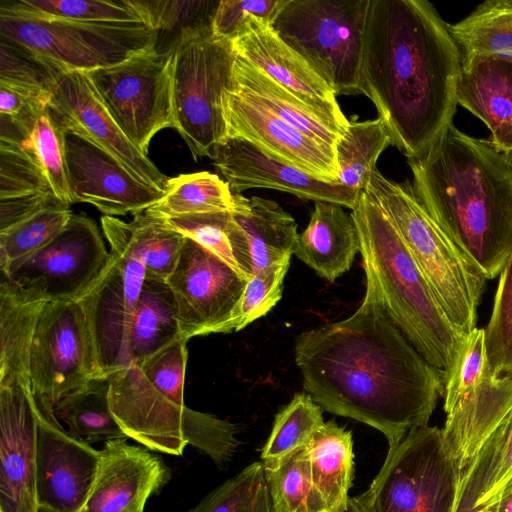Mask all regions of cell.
<instances>
[{
    "label": "cell",
    "instance_id": "obj_1",
    "mask_svg": "<svg viewBox=\"0 0 512 512\" xmlns=\"http://www.w3.org/2000/svg\"><path fill=\"white\" fill-rule=\"evenodd\" d=\"M295 363L322 409L384 434L389 448L428 425L444 395V375L409 342L386 312L375 281L348 318L301 333Z\"/></svg>",
    "mask_w": 512,
    "mask_h": 512
},
{
    "label": "cell",
    "instance_id": "obj_2",
    "mask_svg": "<svg viewBox=\"0 0 512 512\" xmlns=\"http://www.w3.org/2000/svg\"><path fill=\"white\" fill-rule=\"evenodd\" d=\"M461 52L426 0H369L360 94L368 97L407 158L452 124Z\"/></svg>",
    "mask_w": 512,
    "mask_h": 512
},
{
    "label": "cell",
    "instance_id": "obj_3",
    "mask_svg": "<svg viewBox=\"0 0 512 512\" xmlns=\"http://www.w3.org/2000/svg\"><path fill=\"white\" fill-rule=\"evenodd\" d=\"M407 162L430 217L486 279L499 276L512 251V157L452 123Z\"/></svg>",
    "mask_w": 512,
    "mask_h": 512
},
{
    "label": "cell",
    "instance_id": "obj_4",
    "mask_svg": "<svg viewBox=\"0 0 512 512\" xmlns=\"http://www.w3.org/2000/svg\"><path fill=\"white\" fill-rule=\"evenodd\" d=\"M351 215L365 274L376 283L389 317L443 375L463 335L451 324L399 234L363 190Z\"/></svg>",
    "mask_w": 512,
    "mask_h": 512
},
{
    "label": "cell",
    "instance_id": "obj_5",
    "mask_svg": "<svg viewBox=\"0 0 512 512\" xmlns=\"http://www.w3.org/2000/svg\"><path fill=\"white\" fill-rule=\"evenodd\" d=\"M364 191L399 234L451 324L462 335L476 328L487 279L430 217L412 185L388 179L376 168Z\"/></svg>",
    "mask_w": 512,
    "mask_h": 512
},
{
    "label": "cell",
    "instance_id": "obj_6",
    "mask_svg": "<svg viewBox=\"0 0 512 512\" xmlns=\"http://www.w3.org/2000/svg\"><path fill=\"white\" fill-rule=\"evenodd\" d=\"M158 31L145 23H88L42 17L0 5V38L59 73L89 72L155 48Z\"/></svg>",
    "mask_w": 512,
    "mask_h": 512
},
{
    "label": "cell",
    "instance_id": "obj_7",
    "mask_svg": "<svg viewBox=\"0 0 512 512\" xmlns=\"http://www.w3.org/2000/svg\"><path fill=\"white\" fill-rule=\"evenodd\" d=\"M463 491L442 429L424 425L388 449L369 489L350 501L358 512H457Z\"/></svg>",
    "mask_w": 512,
    "mask_h": 512
},
{
    "label": "cell",
    "instance_id": "obj_8",
    "mask_svg": "<svg viewBox=\"0 0 512 512\" xmlns=\"http://www.w3.org/2000/svg\"><path fill=\"white\" fill-rule=\"evenodd\" d=\"M170 48L175 129L194 159L209 157L227 138L222 99L236 56L227 40L213 38L211 23L182 28Z\"/></svg>",
    "mask_w": 512,
    "mask_h": 512
},
{
    "label": "cell",
    "instance_id": "obj_9",
    "mask_svg": "<svg viewBox=\"0 0 512 512\" xmlns=\"http://www.w3.org/2000/svg\"><path fill=\"white\" fill-rule=\"evenodd\" d=\"M369 0H285L272 27L335 95L360 94Z\"/></svg>",
    "mask_w": 512,
    "mask_h": 512
},
{
    "label": "cell",
    "instance_id": "obj_10",
    "mask_svg": "<svg viewBox=\"0 0 512 512\" xmlns=\"http://www.w3.org/2000/svg\"><path fill=\"white\" fill-rule=\"evenodd\" d=\"M101 226L110 257L77 301L87 320L100 374L107 376L132 364L130 330L146 269L134 254L123 220L104 215Z\"/></svg>",
    "mask_w": 512,
    "mask_h": 512
},
{
    "label": "cell",
    "instance_id": "obj_11",
    "mask_svg": "<svg viewBox=\"0 0 512 512\" xmlns=\"http://www.w3.org/2000/svg\"><path fill=\"white\" fill-rule=\"evenodd\" d=\"M172 63L170 47L153 48L86 72L116 124L145 155L156 133L175 129Z\"/></svg>",
    "mask_w": 512,
    "mask_h": 512
},
{
    "label": "cell",
    "instance_id": "obj_12",
    "mask_svg": "<svg viewBox=\"0 0 512 512\" xmlns=\"http://www.w3.org/2000/svg\"><path fill=\"white\" fill-rule=\"evenodd\" d=\"M102 377L84 312L77 300L48 301L30 351V380L36 400L52 407L65 395Z\"/></svg>",
    "mask_w": 512,
    "mask_h": 512
},
{
    "label": "cell",
    "instance_id": "obj_13",
    "mask_svg": "<svg viewBox=\"0 0 512 512\" xmlns=\"http://www.w3.org/2000/svg\"><path fill=\"white\" fill-rule=\"evenodd\" d=\"M248 279L221 258L186 237L166 279L184 339L236 331Z\"/></svg>",
    "mask_w": 512,
    "mask_h": 512
},
{
    "label": "cell",
    "instance_id": "obj_14",
    "mask_svg": "<svg viewBox=\"0 0 512 512\" xmlns=\"http://www.w3.org/2000/svg\"><path fill=\"white\" fill-rule=\"evenodd\" d=\"M109 257L96 223L73 214L48 245L2 275L37 290L48 301L78 300L97 280Z\"/></svg>",
    "mask_w": 512,
    "mask_h": 512
},
{
    "label": "cell",
    "instance_id": "obj_15",
    "mask_svg": "<svg viewBox=\"0 0 512 512\" xmlns=\"http://www.w3.org/2000/svg\"><path fill=\"white\" fill-rule=\"evenodd\" d=\"M36 404L39 510L80 512L97 473L100 450L64 429L54 414V407L39 400Z\"/></svg>",
    "mask_w": 512,
    "mask_h": 512
},
{
    "label": "cell",
    "instance_id": "obj_16",
    "mask_svg": "<svg viewBox=\"0 0 512 512\" xmlns=\"http://www.w3.org/2000/svg\"><path fill=\"white\" fill-rule=\"evenodd\" d=\"M222 105L227 138L245 140L275 160L319 180L337 182L333 148L316 142L231 85L224 91Z\"/></svg>",
    "mask_w": 512,
    "mask_h": 512
},
{
    "label": "cell",
    "instance_id": "obj_17",
    "mask_svg": "<svg viewBox=\"0 0 512 512\" xmlns=\"http://www.w3.org/2000/svg\"><path fill=\"white\" fill-rule=\"evenodd\" d=\"M37 428L31 383L0 382V512H39Z\"/></svg>",
    "mask_w": 512,
    "mask_h": 512
},
{
    "label": "cell",
    "instance_id": "obj_18",
    "mask_svg": "<svg viewBox=\"0 0 512 512\" xmlns=\"http://www.w3.org/2000/svg\"><path fill=\"white\" fill-rule=\"evenodd\" d=\"M66 166L72 203L84 202L105 216L136 215L164 191L138 180L115 156L87 138L65 130Z\"/></svg>",
    "mask_w": 512,
    "mask_h": 512
},
{
    "label": "cell",
    "instance_id": "obj_19",
    "mask_svg": "<svg viewBox=\"0 0 512 512\" xmlns=\"http://www.w3.org/2000/svg\"><path fill=\"white\" fill-rule=\"evenodd\" d=\"M49 106L65 130L79 134L108 151L141 182L165 191L169 177L122 132L86 72L61 74Z\"/></svg>",
    "mask_w": 512,
    "mask_h": 512
},
{
    "label": "cell",
    "instance_id": "obj_20",
    "mask_svg": "<svg viewBox=\"0 0 512 512\" xmlns=\"http://www.w3.org/2000/svg\"><path fill=\"white\" fill-rule=\"evenodd\" d=\"M111 412L128 438L157 452L180 456L186 447L183 420L186 406L164 396L137 364L107 375Z\"/></svg>",
    "mask_w": 512,
    "mask_h": 512
},
{
    "label": "cell",
    "instance_id": "obj_21",
    "mask_svg": "<svg viewBox=\"0 0 512 512\" xmlns=\"http://www.w3.org/2000/svg\"><path fill=\"white\" fill-rule=\"evenodd\" d=\"M233 193L251 188H268L292 194L300 199L339 204L353 210L361 192L338 182H326L292 166L275 160L251 143L226 138L211 157Z\"/></svg>",
    "mask_w": 512,
    "mask_h": 512
},
{
    "label": "cell",
    "instance_id": "obj_22",
    "mask_svg": "<svg viewBox=\"0 0 512 512\" xmlns=\"http://www.w3.org/2000/svg\"><path fill=\"white\" fill-rule=\"evenodd\" d=\"M231 44L236 57L263 71L345 132L349 120L333 90L277 35L271 23L254 18Z\"/></svg>",
    "mask_w": 512,
    "mask_h": 512
},
{
    "label": "cell",
    "instance_id": "obj_23",
    "mask_svg": "<svg viewBox=\"0 0 512 512\" xmlns=\"http://www.w3.org/2000/svg\"><path fill=\"white\" fill-rule=\"evenodd\" d=\"M169 476V468L152 450L125 439L107 441L80 512H144L148 498L160 491Z\"/></svg>",
    "mask_w": 512,
    "mask_h": 512
},
{
    "label": "cell",
    "instance_id": "obj_24",
    "mask_svg": "<svg viewBox=\"0 0 512 512\" xmlns=\"http://www.w3.org/2000/svg\"><path fill=\"white\" fill-rule=\"evenodd\" d=\"M512 412V374L492 376L448 411L444 442L463 478L483 446Z\"/></svg>",
    "mask_w": 512,
    "mask_h": 512
},
{
    "label": "cell",
    "instance_id": "obj_25",
    "mask_svg": "<svg viewBox=\"0 0 512 512\" xmlns=\"http://www.w3.org/2000/svg\"><path fill=\"white\" fill-rule=\"evenodd\" d=\"M456 98L488 127L493 145L512 157V58H461Z\"/></svg>",
    "mask_w": 512,
    "mask_h": 512
},
{
    "label": "cell",
    "instance_id": "obj_26",
    "mask_svg": "<svg viewBox=\"0 0 512 512\" xmlns=\"http://www.w3.org/2000/svg\"><path fill=\"white\" fill-rule=\"evenodd\" d=\"M358 252L359 239L351 213L336 203L315 202L293 254L319 276L334 282L351 268Z\"/></svg>",
    "mask_w": 512,
    "mask_h": 512
},
{
    "label": "cell",
    "instance_id": "obj_27",
    "mask_svg": "<svg viewBox=\"0 0 512 512\" xmlns=\"http://www.w3.org/2000/svg\"><path fill=\"white\" fill-rule=\"evenodd\" d=\"M231 215L246 237L253 274L291 260L297 223L277 202L233 193Z\"/></svg>",
    "mask_w": 512,
    "mask_h": 512
},
{
    "label": "cell",
    "instance_id": "obj_28",
    "mask_svg": "<svg viewBox=\"0 0 512 512\" xmlns=\"http://www.w3.org/2000/svg\"><path fill=\"white\" fill-rule=\"evenodd\" d=\"M48 300L37 290L5 276L0 285V382L31 383L30 351L40 314Z\"/></svg>",
    "mask_w": 512,
    "mask_h": 512
},
{
    "label": "cell",
    "instance_id": "obj_29",
    "mask_svg": "<svg viewBox=\"0 0 512 512\" xmlns=\"http://www.w3.org/2000/svg\"><path fill=\"white\" fill-rule=\"evenodd\" d=\"M230 85L316 142L335 150L343 133L263 71L236 57Z\"/></svg>",
    "mask_w": 512,
    "mask_h": 512
},
{
    "label": "cell",
    "instance_id": "obj_30",
    "mask_svg": "<svg viewBox=\"0 0 512 512\" xmlns=\"http://www.w3.org/2000/svg\"><path fill=\"white\" fill-rule=\"evenodd\" d=\"M312 482L329 512H346L354 475L352 433L327 421L307 446Z\"/></svg>",
    "mask_w": 512,
    "mask_h": 512
},
{
    "label": "cell",
    "instance_id": "obj_31",
    "mask_svg": "<svg viewBox=\"0 0 512 512\" xmlns=\"http://www.w3.org/2000/svg\"><path fill=\"white\" fill-rule=\"evenodd\" d=\"M183 338L173 294L165 280L145 277L130 330V356L139 364Z\"/></svg>",
    "mask_w": 512,
    "mask_h": 512
},
{
    "label": "cell",
    "instance_id": "obj_32",
    "mask_svg": "<svg viewBox=\"0 0 512 512\" xmlns=\"http://www.w3.org/2000/svg\"><path fill=\"white\" fill-rule=\"evenodd\" d=\"M512 484V412L494 431L464 476L459 507L491 509Z\"/></svg>",
    "mask_w": 512,
    "mask_h": 512
},
{
    "label": "cell",
    "instance_id": "obj_33",
    "mask_svg": "<svg viewBox=\"0 0 512 512\" xmlns=\"http://www.w3.org/2000/svg\"><path fill=\"white\" fill-rule=\"evenodd\" d=\"M20 129V145L33 154L56 197L72 204L66 166L65 128L50 106H35L19 118H10ZM10 144V143H9Z\"/></svg>",
    "mask_w": 512,
    "mask_h": 512
},
{
    "label": "cell",
    "instance_id": "obj_34",
    "mask_svg": "<svg viewBox=\"0 0 512 512\" xmlns=\"http://www.w3.org/2000/svg\"><path fill=\"white\" fill-rule=\"evenodd\" d=\"M108 391L107 376L93 378L61 398L54 406V414L73 436L89 444L126 439L111 412Z\"/></svg>",
    "mask_w": 512,
    "mask_h": 512
},
{
    "label": "cell",
    "instance_id": "obj_35",
    "mask_svg": "<svg viewBox=\"0 0 512 512\" xmlns=\"http://www.w3.org/2000/svg\"><path fill=\"white\" fill-rule=\"evenodd\" d=\"M167 226L200 244L246 279L252 277V263L246 237L234 221L231 210L214 211L163 219Z\"/></svg>",
    "mask_w": 512,
    "mask_h": 512
},
{
    "label": "cell",
    "instance_id": "obj_36",
    "mask_svg": "<svg viewBox=\"0 0 512 512\" xmlns=\"http://www.w3.org/2000/svg\"><path fill=\"white\" fill-rule=\"evenodd\" d=\"M461 58H512V0H487L457 23L448 24Z\"/></svg>",
    "mask_w": 512,
    "mask_h": 512
},
{
    "label": "cell",
    "instance_id": "obj_37",
    "mask_svg": "<svg viewBox=\"0 0 512 512\" xmlns=\"http://www.w3.org/2000/svg\"><path fill=\"white\" fill-rule=\"evenodd\" d=\"M233 208V192L218 175L203 171L169 178L163 197L144 212L168 219Z\"/></svg>",
    "mask_w": 512,
    "mask_h": 512
},
{
    "label": "cell",
    "instance_id": "obj_38",
    "mask_svg": "<svg viewBox=\"0 0 512 512\" xmlns=\"http://www.w3.org/2000/svg\"><path fill=\"white\" fill-rule=\"evenodd\" d=\"M390 145L391 136L382 119L349 121L335 145L337 182L351 190L363 191L379 156Z\"/></svg>",
    "mask_w": 512,
    "mask_h": 512
},
{
    "label": "cell",
    "instance_id": "obj_39",
    "mask_svg": "<svg viewBox=\"0 0 512 512\" xmlns=\"http://www.w3.org/2000/svg\"><path fill=\"white\" fill-rule=\"evenodd\" d=\"M324 424L322 408L307 393H297L276 414L271 433L262 448L265 472L273 471L305 449Z\"/></svg>",
    "mask_w": 512,
    "mask_h": 512
},
{
    "label": "cell",
    "instance_id": "obj_40",
    "mask_svg": "<svg viewBox=\"0 0 512 512\" xmlns=\"http://www.w3.org/2000/svg\"><path fill=\"white\" fill-rule=\"evenodd\" d=\"M124 228L134 254L146 269V276L165 280L173 272L186 237L166 225L163 219L145 212L134 215Z\"/></svg>",
    "mask_w": 512,
    "mask_h": 512
},
{
    "label": "cell",
    "instance_id": "obj_41",
    "mask_svg": "<svg viewBox=\"0 0 512 512\" xmlns=\"http://www.w3.org/2000/svg\"><path fill=\"white\" fill-rule=\"evenodd\" d=\"M72 215L68 205H54L1 231V273H8L48 245L64 229Z\"/></svg>",
    "mask_w": 512,
    "mask_h": 512
},
{
    "label": "cell",
    "instance_id": "obj_42",
    "mask_svg": "<svg viewBox=\"0 0 512 512\" xmlns=\"http://www.w3.org/2000/svg\"><path fill=\"white\" fill-rule=\"evenodd\" d=\"M265 475L271 512H329L313 485L307 447Z\"/></svg>",
    "mask_w": 512,
    "mask_h": 512
},
{
    "label": "cell",
    "instance_id": "obj_43",
    "mask_svg": "<svg viewBox=\"0 0 512 512\" xmlns=\"http://www.w3.org/2000/svg\"><path fill=\"white\" fill-rule=\"evenodd\" d=\"M11 2L21 10L51 19L88 23H145L144 14L136 0H18Z\"/></svg>",
    "mask_w": 512,
    "mask_h": 512
},
{
    "label": "cell",
    "instance_id": "obj_44",
    "mask_svg": "<svg viewBox=\"0 0 512 512\" xmlns=\"http://www.w3.org/2000/svg\"><path fill=\"white\" fill-rule=\"evenodd\" d=\"M187 512H271L262 462L248 465Z\"/></svg>",
    "mask_w": 512,
    "mask_h": 512
},
{
    "label": "cell",
    "instance_id": "obj_45",
    "mask_svg": "<svg viewBox=\"0 0 512 512\" xmlns=\"http://www.w3.org/2000/svg\"><path fill=\"white\" fill-rule=\"evenodd\" d=\"M492 376L485 330L476 327L463 335L453 362L444 375V411L470 395Z\"/></svg>",
    "mask_w": 512,
    "mask_h": 512
},
{
    "label": "cell",
    "instance_id": "obj_46",
    "mask_svg": "<svg viewBox=\"0 0 512 512\" xmlns=\"http://www.w3.org/2000/svg\"><path fill=\"white\" fill-rule=\"evenodd\" d=\"M61 74L26 50L0 41V85L49 105Z\"/></svg>",
    "mask_w": 512,
    "mask_h": 512
},
{
    "label": "cell",
    "instance_id": "obj_47",
    "mask_svg": "<svg viewBox=\"0 0 512 512\" xmlns=\"http://www.w3.org/2000/svg\"><path fill=\"white\" fill-rule=\"evenodd\" d=\"M484 330L493 376L512 374V251L499 275L491 316Z\"/></svg>",
    "mask_w": 512,
    "mask_h": 512
},
{
    "label": "cell",
    "instance_id": "obj_48",
    "mask_svg": "<svg viewBox=\"0 0 512 512\" xmlns=\"http://www.w3.org/2000/svg\"><path fill=\"white\" fill-rule=\"evenodd\" d=\"M237 432V425L228 420L185 408L183 434L186 444L206 453L219 467L233 457L241 444Z\"/></svg>",
    "mask_w": 512,
    "mask_h": 512
},
{
    "label": "cell",
    "instance_id": "obj_49",
    "mask_svg": "<svg viewBox=\"0 0 512 512\" xmlns=\"http://www.w3.org/2000/svg\"><path fill=\"white\" fill-rule=\"evenodd\" d=\"M55 193L36 158L20 145L0 142V198Z\"/></svg>",
    "mask_w": 512,
    "mask_h": 512
},
{
    "label": "cell",
    "instance_id": "obj_50",
    "mask_svg": "<svg viewBox=\"0 0 512 512\" xmlns=\"http://www.w3.org/2000/svg\"><path fill=\"white\" fill-rule=\"evenodd\" d=\"M187 341L180 338L137 364L149 382L179 406H185L184 379L188 358Z\"/></svg>",
    "mask_w": 512,
    "mask_h": 512
},
{
    "label": "cell",
    "instance_id": "obj_51",
    "mask_svg": "<svg viewBox=\"0 0 512 512\" xmlns=\"http://www.w3.org/2000/svg\"><path fill=\"white\" fill-rule=\"evenodd\" d=\"M285 0H222L213 15L212 36L232 41L242 35L254 18L273 22Z\"/></svg>",
    "mask_w": 512,
    "mask_h": 512
},
{
    "label": "cell",
    "instance_id": "obj_52",
    "mask_svg": "<svg viewBox=\"0 0 512 512\" xmlns=\"http://www.w3.org/2000/svg\"><path fill=\"white\" fill-rule=\"evenodd\" d=\"M290 261L253 274L244 289L236 332L265 316L281 299Z\"/></svg>",
    "mask_w": 512,
    "mask_h": 512
},
{
    "label": "cell",
    "instance_id": "obj_53",
    "mask_svg": "<svg viewBox=\"0 0 512 512\" xmlns=\"http://www.w3.org/2000/svg\"><path fill=\"white\" fill-rule=\"evenodd\" d=\"M145 17V23L151 28L172 29L179 22L190 19L200 12H207L217 8L218 2L210 1H161L136 0Z\"/></svg>",
    "mask_w": 512,
    "mask_h": 512
},
{
    "label": "cell",
    "instance_id": "obj_54",
    "mask_svg": "<svg viewBox=\"0 0 512 512\" xmlns=\"http://www.w3.org/2000/svg\"><path fill=\"white\" fill-rule=\"evenodd\" d=\"M59 204L64 203L55 196L41 193L0 198V232L21 223L43 209Z\"/></svg>",
    "mask_w": 512,
    "mask_h": 512
},
{
    "label": "cell",
    "instance_id": "obj_55",
    "mask_svg": "<svg viewBox=\"0 0 512 512\" xmlns=\"http://www.w3.org/2000/svg\"><path fill=\"white\" fill-rule=\"evenodd\" d=\"M39 105L49 106L24 96L7 86L0 85V115L16 119Z\"/></svg>",
    "mask_w": 512,
    "mask_h": 512
},
{
    "label": "cell",
    "instance_id": "obj_56",
    "mask_svg": "<svg viewBox=\"0 0 512 512\" xmlns=\"http://www.w3.org/2000/svg\"><path fill=\"white\" fill-rule=\"evenodd\" d=\"M487 512H512V484L504 491L495 505Z\"/></svg>",
    "mask_w": 512,
    "mask_h": 512
},
{
    "label": "cell",
    "instance_id": "obj_57",
    "mask_svg": "<svg viewBox=\"0 0 512 512\" xmlns=\"http://www.w3.org/2000/svg\"><path fill=\"white\" fill-rule=\"evenodd\" d=\"M346 512H358L350 500H349V505H348V509Z\"/></svg>",
    "mask_w": 512,
    "mask_h": 512
},
{
    "label": "cell",
    "instance_id": "obj_58",
    "mask_svg": "<svg viewBox=\"0 0 512 512\" xmlns=\"http://www.w3.org/2000/svg\"><path fill=\"white\" fill-rule=\"evenodd\" d=\"M457 512H478V511L468 510V509H464V508L458 507Z\"/></svg>",
    "mask_w": 512,
    "mask_h": 512
},
{
    "label": "cell",
    "instance_id": "obj_59",
    "mask_svg": "<svg viewBox=\"0 0 512 512\" xmlns=\"http://www.w3.org/2000/svg\"><path fill=\"white\" fill-rule=\"evenodd\" d=\"M39 512H45V511H43V510H39Z\"/></svg>",
    "mask_w": 512,
    "mask_h": 512
}]
</instances>
